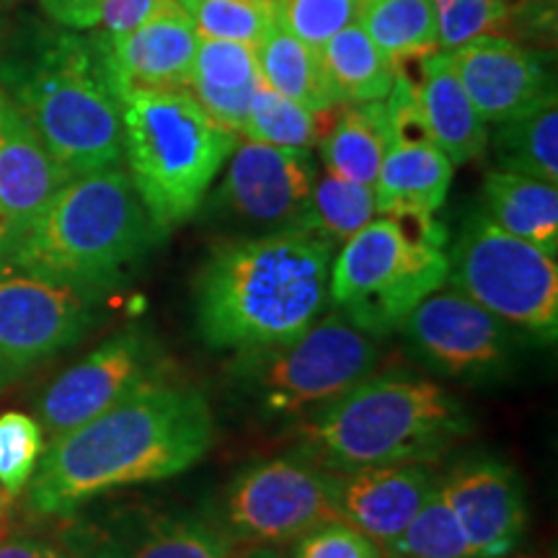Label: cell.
Listing matches in <instances>:
<instances>
[{"label": "cell", "mask_w": 558, "mask_h": 558, "mask_svg": "<svg viewBox=\"0 0 558 558\" xmlns=\"http://www.w3.org/2000/svg\"><path fill=\"white\" fill-rule=\"evenodd\" d=\"M215 442L205 393L156 380L41 452L26 499L45 518H70L83 505L124 486L190 471Z\"/></svg>", "instance_id": "cell-1"}, {"label": "cell", "mask_w": 558, "mask_h": 558, "mask_svg": "<svg viewBox=\"0 0 558 558\" xmlns=\"http://www.w3.org/2000/svg\"><path fill=\"white\" fill-rule=\"evenodd\" d=\"M333 254L311 228L218 241L194 277L199 337L241 357L290 344L329 303Z\"/></svg>", "instance_id": "cell-2"}, {"label": "cell", "mask_w": 558, "mask_h": 558, "mask_svg": "<svg viewBox=\"0 0 558 558\" xmlns=\"http://www.w3.org/2000/svg\"><path fill=\"white\" fill-rule=\"evenodd\" d=\"M0 88L68 177L122 163L120 99L90 34L24 24L0 47Z\"/></svg>", "instance_id": "cell-3"}, {"label": "cell", "mask_w": 558, "mask_h": 558, "mask_svg": "<svg viewBox=\"0 0 558 558\" xmlns=\"http://www.w3.org/2000/svg\"><path fill=\"white\" fill-rule=\"evenodd\" d=\"M163 233L122 166L70 177L11 241L9 259L88 292L135 275Z\"/></svg>", "instance_id": "cell-4"}, {"label": "cell", "mask_w": 558, "mask_h": 558, "mask_svg": "<svg viewBox=\"0 0 558 558\" xmlns=\"http://www.w3.org/2000/svg\"><path fill=\"white\" fill-rule=\"evenodd\" d=\"M471 432L450 390L407 373L367 375L300 424V456L347 473L373 465L432 463Z\"/></svg>", "instance_id": "cell-5"}, {"label": "cell", "mask_w": 558, "mask_h": 558, "mask_svg": "<svg viewBox=\"0 0 558 558\" xmlns=\"http://www.w3.org/2000/svg\"><path fill=\"white\" fill-rule=\"evenodd\" d=\"M117 99L128 173L166 235L199 213L239 135L220 128L186 88L128 90Z\"/></svg>", "instance_id": "cell-6"}, {"label": "cell", "mask_w": 558, "mask_h": 558, "mask_svg": "<svg viewBox=\"0 0 558 558\" xmlns=\"http://www.w3.org/2000/svg\"><path fill=\"white\" fill-rule=\"evenodd\" d=\"M448 230L435 218L380 215L333 254L329 300L369 337L399 331L424 298L448 282Z\"/></svg>", "instance_id": "cell-7"}, {"label": "cell", "mask_w": 558, "mask_h": 558, "mask_svg": "<svg viewBox=\"0 0 558 558\" xmlns=\"http://www.w3.org/2000/svg\"><path fill=\"white\" fill-rule=\"evenodd\" d=\"M448 282L512 331L541 341L556 339V256L494 226L484 209L469 215L452 243Z\"/></svg>", "instance_id": "cell-8"}, {"label": "cell", "mask_w": 558, "mask_h": 558, "mask_svg": "<svg viewBox=\"0 0 558 558\" xmlns=\"http://www.w3.org/2000/svg\"><path fill=\"white\" fill-rule=\"evenodd\" d=\"M246 375L264 407L275 414H298L339 399L373 373L380 360L375 337L347 318H318L290 344L251 354Z\"/></svg>", "instance_id": "cell-9"}, {"label": "cell", "mask_w": 558, "mask_h": 558, "mask_svg": "<svg viewBox=\"0 0 558 558\" xmlns=\"http://www.w3.org/2000/svg\"><path fill=\"white\" fill-rule=\"evenodd\" d=\"M96 292L0 256V390L78 344L96 320Z\"/></svg>", "instance_id": "cell-10"}, {"label": "cell", "mask_w": 558, "mask_h": 558, "mask_svg": "<svg viewBox=\"0 0 558 558\" xmlns=\"http://www.w3.org/2000/svg\"><path fill=\"white\" fill-rule=\"evenodd\" d=\"M222 520L235 541L264 546L298 541L339 520L337 473L300 452L248 465L228 486Z\"/></svg>", "instance_id": "cell-11"}, {"label": "cell", "mask_w": 558, "mask_h": 558, "mask_svg": "<svg viewBox=\"0 0 558 558\" xmlns=\"http://www.w3.org/2000/svg\"><path fill=\"white\" fill-rule=\"evenodd\" d=\"M226 177L207 194V213L243 235L308 228L318 160L313 150L243 140L222 166Z\"/></svg>", "instance_id": "cell-12"}, {"label": "cell", "mask_w": 558, "mask_h": 558, "mask_svg": "<svg viewBox=\"0 0 558 558\" xmlns=\"http://www.w3.org/2000/svg\"><path fill=\"white\" fill-rule=\"evenodd\" d=\"M156 380H163V354L148 331L130 326L62 369L39 396L37 422L52 442Z\"/></svg>", "instance_id": "cell-13"}, {"label": "cell", "mask_w": 558, "mask_h": 558, "mask_svg": "<svg viewBox=\"0 0 558 558\" xmlns=\"http://www.w3.org/2000/svg\"><path fill=\"white\" fill-rule=\"evenodd\" d=\"M399 331L424 365L456 380L501 378L518 357L514 331L458 290L432 292Z\"/></svg>", "instance_id": "cell-14"}, {"label": "cell", "mask_w": 558, "mask_h": 558, "mask_svg": "<svg viewBox=\"0 0 558 558\" xmlns=\"http://www.w3.org/2000/svg\"><path fill=\"white\" fill-rule=\"evenodd\" d=\"M386 124L388 140L375 181V207L380 215L435 218L448 199L456 166L432 140L418 111L414 81L403 68L386 96Z\"/></svg>", "instance_id": "cell-15"}, {"label": "cell", "mask_w": 558, "mask_h": 558, "mask_svg": "<svg viewBox=\"0 0 558 558\" xmlns=\"http://www.w3.org/2000/svg\"><path fill=\"white\" fill-rule=\"evenodd\" d=\"M117 96L128 90L186 88L199 34L177 0H158L122 34H90Z\"/></svg>", "instance_id": "cell-16"}, {"label": "cell", "mask_w": 558, "mask_h": 558, "mask_svg": "<svg viewBox=\"0 0 558 558\" xmlns=\"http://www.w3.org/2000/svg\"><path fill=\"white\" fill-rule=\"evenodd\" d=\"M473 558H505L518 548L527 525L525 486L505 460L476 456L439 481Z\"/></svg>", "instance_id": "cell-17"}, {"label": "cell", "mask_w": 558, "mask_h": 558, "mask_svg": "<svg viewBox=\"0 0 558 558\" xmlns=\"http://www.w3.org/2000/svg\"><path fill=\"white\" fill-rule=\"evenodd\" d=\"M450 60L486 124L514 120L556 94L546 54L505 34L473 39Z\"/></svg>", "instance_id": "cell-18"}, {"label": "cell", "mask_w": 558, "mask_h": 558, "mask_svg": "<svg viewBox=\"0 0 558 558\" xmlns=\"http://www.w3.org/2000/svg\"><path fill=\"white\" fill-rule=\"evenodd\" d=\"M437 486L427 463L373 465L337 473L339 520L386 546L403 533Z\"/></svg>", "instance_id": "cell-19"}, {"label": "cell", "mask_w": 558, "mask_h": 558, "mask_svg": "<svg viewBox=\"0 0 558 558\" xmlns=\"http://www.w3.org/2000/svg\"><path fill=\"white\" fill-rule=\"evenodd\" d=\"M68 179L29 120L0 88V209L13 239Z\"/></svg>", "instance_id": "cell-20"}, {"label": "cell", "mask_w": 558, "mask_h": 558, "mask_svg": "<svg viewBox=\"0 0 558 558\" xmlns=\"http://www.w3.org/2000/svg\"><path fill=\"white\" fill-rule=\"evenodd\" d=\"M418 78L414 81V94L422 120L427 124L437 148L450 158L452 166L471 163L481 158L488 145L486 122L465 94L450 52L437 50L427 58L416 60Z\"/></svg>", "instance_id": "cell-21"}, {"label": "cell", "mask_w": 558, "mask_h": 558, "mask_svg": "<svg viewBox=\"0 0 558 558\" xmlns=\"http://www.w3.org/2000/svg\"><path fill=\"white\" fill-rule=\"evenodd\" d=\"M259 83L262 73L254 47L243 41L199 37L186 90L220 128L241 137Z\"/></svg>", "instance_id": "cell-22"}, {"label": "cell", "mask_w": 558, "mask_h": 558, "mask_svg": "<svg viewBox=\"0 0 558 558\" xmlns=\"http://www.w3.org/2000/svg\"><path fill=\"white\" fill-rule=\"evenodd\" d=\"M124 558H233L235 535L194 512H132L109 530Z\"/></svg>", "instance_id": "cell-23"}, {"label": "cell", "mask_w": 558, "mask_h": 558, "mask_svg": "<svg viewBox=\"0 0 558 558\" xmlns=\"http://www.w3.org/2000/svg\"><path fill=\"white\" fill-rule=\"evenodd\" d=\"M484 215L507 233L556 256L558 190L548 181L509 171H488L484 179Z\"/></svg>", "instance_id": "cell-24"}, {"label": "cell", "mask_w": 558, "mask_h": 558, "mask_svg": "<svg viewBox=\"0 0 558 558\" xmlns=\"http://www.w3.org/2000/svg\"><path fill=\"white\" fill-rule=\"evenodd\" d=\"M386 99L341 104L333 111L329 130L318 143L324 169L375 190L383 153H386Z\"/></svg>", "instance_id": "cell-25"}, {"label": "cell", "mask_w": 558, "mask_h": 558, "mask_svg": "<svg viewBox=\"0 0 558 558\" xmlns=\"http://www.w3.org/2000/svg\"><path fill=\"white\" fill-rule=\"evenodd\" d=\"M256 50L262 81L271 90L303 104L313 111H333L341 107L326 75L320 50L298 39L282 21L264 34Z\"/></svg>", "instance_id": "cell-26"}, {"label": "cell", "mask_w": 558, "mask_h": 558, "mask_svg": "<svg viewBox=\"0 0 558 558\" xmlns=\"http://www.w3.org/2000/svg\"><path fill=\"white\" fill-rule=\"evenodd\" d=\"M320 60H324L326 75H329L339 104L383 101L393 88L396 73H399L367 37L360 21L333 34L320 47Z\"/></svg>", "instance_id": "cell-27"}, {"label": "cell", "mask_w": 558, "mask_h": 558, "mask_svg": "<svg viewBox=\"0 0 558 558\" xmlns=\"http://www.w3.org/2000/svg\"><path fill=\"white\" fill-rule=\"evenodd\" d=\"M357 21L396 70L439 50L432 0H362Z\"/></svg>", "instance_id": "cell-28"}, {"label": "cell", "mask_w": 558, "mask_h": 558, "mask_svg": "<svg viewBox=\"0 0 558 558\" xmlns=\"http://www.w3.org/2000/svg\"><path fill=\"white\" fill-rule=\"evenodd\" d=\"M494 158L499 171L558 184V104L556 94L525 114L497 124Z\"/></svg>", "instance_id": "cell-29"}, {"label": "cell", "mask_w": 558, "mask_h": 558, "mask_svg": "<svg viewBox=\"0 0 558 558\" xmlns=\"http://www.w3.org/2000/svg\"><path fill=\"white\" fill-rule=\"evenodd\" d=\"M333 111H313L303 104L288 99V96L277 94L262 81L254 99H251L241 137L264 145H277V148L313 150L318 148L320 137L329 130Z\"/></svg>", "instance_id": "cell-30"}, {"label": "cell", "mask_w": 558, "mask_h": 558, "mask_svg": "<svg viewBox=\"0 0 558 558\" xmlns=\"http://www.w3.org/2000/svg\"><path fill=\"white\" fill-rule=\"evenodd\" d=\"M375 190L357 184V181L341 179L337 173L318 171L316 184L311 194L308 228L318 230L320 235L333 243H344L357 230L375 218Z\"/></svg>", "instance_id": "cell-31"}, {"label": "cell", "mask_w": 558, "mask_h": 558, "mask_svg": "<svg viewBox=\"0 0 558 558\" xmlns=\"http://www.w3.org/2000/svg\"><path fill=\"white\" fill-rule=\"evenodd\" d=\"M383 550L388 558H473L456 514L439 492V481L403 533Z\"/></svg>", "instance_id": "cell-32"}, {"label": "cell", "mask_w": 558, "mask_h": 558, "mask_svg": "<svg viewBox=\"0 0 558 558\" xmlns=\"http://www.w3.org/2000/svg\"><path fill=\"white\" fill-rule=\"evenodd\" d=\"M199 37L256 47L279 21L282 0H177Z\"/></svg>", "instance_id": "cell-33"}, {"label": "cell", "mask_w": 558, "mask_h": 558, "mask_svg": "<svg viewBox=\"0 0 558 558\" xmlns=\"http://www.w3.org/2000/svg\"><path fill=\"white\" fill-rule=\"evenodd\" d=\"M437 21L439 50L452 52L478 37L512 29V0H432Z\"/></svg>", "instance_id": "cell-34"}, {"label": "cell", "mask_w": 558, "mask_h": 558, "mask_svg": "<svg viewBox=\"0 0 558 558\" xmlns=\"http://www.w3.org/2000/svg\"><path fill=\"white\" fill-rule=\"evenodd\" d=\"M45 448L47 437L37 418L24 411L0 414V494L5 499L26 492Z\"/></svg>", "instance_id": "cell-35"}, {"label": "cell", "mask_w": 558, "mask_h": 558, "mask_svg": "<svg viewBox=\"0 0 558 558\" xmlns=\"http://www.w3.org/2000/svg\"><path fill=\"white\" fill-rule=\"evenodd\" d=\"M158 0H39L45 16L81 34H122L137 26Z\"/></svg>", "instance_id": "cell-36"}, {"label": "cell", "mask_w": 558, "mask_h": 558, "mask_svg": "<svg viewBox=\"0 0 558 558\" xmlns=\"http://www.w3.org/2000/svg\"><path fill=\"white\" fill-rule=\"evenodd\" d=\"M360 9L362 0H282L279 21L305 45L320 50L333 34L360 19Z\"/></svg>", "instance_id": "cell-37"}, {"label": "cell", "mask_w": 558, "mask_h": 558, "mask_svg": "<svg viewBox=\"0 0 558 558\" xmlns=\"http://www.w3.org/2000/svg\"><path fill=\"white\" fill-rule=\"evenodd\" d=\"M290 558H388V554L349 522L333 520L300 535Z\"/></svg>", "instance_id": "cell-38"}, {"label": "cell", "mask_w": 558, "mask_h": 558, "mask_svg": "<svg viewBox=\"0 0 558 558\" xmlns=\"http://www.w3.org/2000/svg\"><path fill=\"white\" fill-rule=\"evenodd\" d=\"M60 550L65 558H124L122 548L111 538L109 530L81 525V522L65 530Z\"/></svg>", "instance_id": "cell-39"}, {"label": "cell", "mask_w": 558, "mask_h": 558, "mask_svg": "<svg viewBox=\"0 0 558 558\" xmlns=\"http://www.w3.org/2000/svg\"><path fill=\"white\" fill-rule=\"evenodd\" d=\"M0 558H65L62 550L50 541L16 535V538L0 541Z\"/></svg>", "instance_id": "cell-40"}, {"label": "cell", "mask_w": 558, "mask_h": 558, "mask_svg": "<svg viewBox=\"0 0 558 558\" xmlns=\"http://www.w3.org/2000/svg\"><path fill=\"white\" fill-rule=\"evenodd\" d=\"M233 558H279V554L271 546H264V543H256L241 554H233Z\"/></svg>", "instance_id": "cell-41"}, {"label": "cell", "mask_w": 558, "mask_h": 558, "mask_svg": "<svg viewBox=\"0 0 558 558\" xmlns=\"http://www.w3.org/2000/svg\"><path fill=\"white\" fill-rule=\"evenodd\" d=\"M11 241H13L11 226H9V220H5L3 209H0V256H5V254H9V248H11Z\"/></svg>", "instance_id": "cell-42"}, {"label": "cell", "mask_w": 558, "mask_h": 558, "mask_svg": "<svg viewBox=\"0 0 558 558\" xmlns=\"http://www.w3.org/2000/svg\"><path fill=\"white\" fill-rule=\"evenodd\" d=\"M3 527H5V497L0 494V535H3Z\"/></svg>", "instance_id": "cell-43"}, {"label": "cell", "mask_w": 558, "mask_h": 558, "mask_svg": "<svg viewBox=\"0 0 558 558\" xmlns=\"http://www.w3.org/2000/svg\"><path fill=\"white\" fill-rule=\"evenodd\" d=\"M0 47H3V34H0Z\"/></svg>", "instance_id": "cell-44"}]
</instances>
